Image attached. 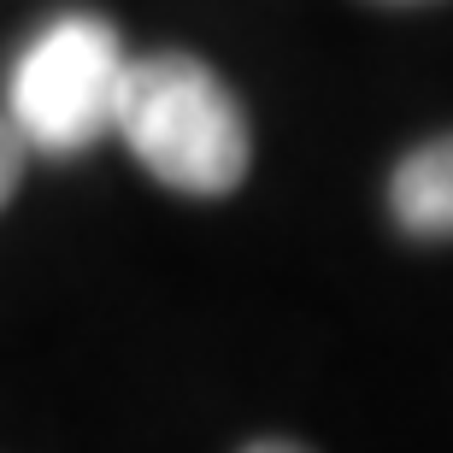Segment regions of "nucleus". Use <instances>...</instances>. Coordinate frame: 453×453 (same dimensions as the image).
Here are the masks:
<instances>
[{"label":"nucleus","mask_w":453,"mask_h":453,"mask_svg":"<svg viewBox=\"0 0 453 453\" xmlns=\"http://www.w3.org/2000/svg\"><path fill=\"white\" fill-rule=\"evenodd\" d=\"M112 130L177 195H230L248 177V118L224 77L195 53L130 59Z\"/></svg>","instance_id":"obj_1"},{"label":"nucleus","mask_w":453,"mask_h":453,"mask_svg":"<svg viewBox=\"0 0 453 453\" xmlns=\"http://www.w3.org/2000/svg\"><path fill=\"white\" fill-rule=\"evenodd\" d=\"M242 453H306V448H295V441H253V448H242Z\"/></svg>","instance_id":"obj_5"},{"label":"nucleus","mask_w":453,"mask_h":453,"mask_svg":"<svg viewBox=\"0 0 453 453\" xmlns=\"http://www.w3.org/2000/svg\"><path fill=\"white\" fill-rule=\"evenodd\" d=\"M130 53L95 12L48 18L6 77V124L35 153H83L112 130Z\"/></svg>","instance_id":"obj_2"},{"label":"nucleus","mask_w":453,"mask_h":453,"mask_svg":"<svg viewBox=\"0 0 453 453\" xmlns=\"http://www.w3.org/2000/svg\"><path fill=\"white\" fill-rule=\"evenodd\" d=\"M24 142H18V130L6 124V112H0V206L18 195V183H24Z\"/></svg>","instance_id":"obj_4"},{"label":"nucleus","mask_w":453,"mask_h":453,"mask_svg":"<svg viewBox=\"0 0 453 453\" xmlns=\"http://www.w3.org/2000/svg\"><path fill=\"white\" fill-rule=\"evenodd\" d=\"M388 212L406 235L441 242L453 235V135L412 148L388 177Z\"/></svg>","instance_id":"obj_3"}]
</instances>
